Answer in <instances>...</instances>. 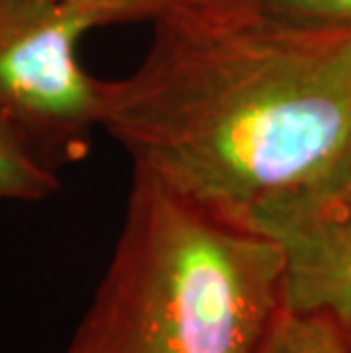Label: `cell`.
I'll list each match as a JSON object with an SVG mask.
<instances>
[{
	"instance_id": "cell-1",
	"label": "cell",
	"mask_w": 351,
	"mask_h": 353,
	"mask_svg": "<svg viewBox=\"0 0 351 353\" xmlns=\"http://www.w3.org/2000/svg\"><path fill=\"white\" fill-rule=\"evenodd\" d=\"M99 125L135 169L237 223L351 144V37L176 0L135 71L101 80Z\"/></svg>"
},
{
	"instance_id": "cell-7",
	"label": "cell",
	"mask_w": 351,
	"mask_h": 353,
	"mask_svg": "<svg viewBox=\"0 0 351 353\" xmlns=\"http://www.w3.org/2000/svg\"><path fill=\"white\" fill-rule=\"evenodd\" d=\"M253 353H351V333L326 314L281 307Z\"/></svg>"
},
{
	"instance_id": "cell-4",
	"label": "cell",
	"mask_w": 351,
	"mask_h": 353,
	"mask_svg": "<svg viewBox=\"0 0 351 353\" xmlns=\"http://www.w3.org/2000/svg\"><path fill=\"white\" fill-rule=\"evenodd\" d=\"M237 226L281 251L285 310L326 314L351 330V144Z\"/></svg>"
},
{
	"instance_id": "cell-9",
	"label": "cell",
	"mask_w": 351,
	"mask_h": 353,
	"mask_svg": "<svg viewBox=\"0 0 351 353\" xmlns=\"http://www.w3.org/2000/svg\"><path fill=\"white\" fill-rule=\"evenodd\" d=\"M349 333H351V330H349Z\"/></svg>"
},
{
	"instance_id": "cell-6",
	"label": "cell",
	"mask_w": 351,
	"mask_h": 353,
	"mask_svg": "<svg viewBox=\"0 0 351 353\" xmlns=\"http://www.w3.org/2000/svg\"><path fill=\"white\" fill-rule=\"evenodd\" d=\"M59 190L48 160L17 125L0 117V201H43Z\"/></svg>"
},
{
	"instance_id": "cell-3",
	"label": "cell",
	"mask_w": 351,
	"mask_h": 353,
	"mask_svg": "<svg viewBox=\"0 0 351 353\" xmlns=\"http://www.w3.org/2000/svg\"><path fill=\"white\" fill-rule=\"evenodd\" d=\"M94 28L69 0H0V117L37 151L73 157L99 125L101 80L78 57Z\"/></svg>"
},
{
	"instance_id": "cell-5",
	"label": "cell",
	"mask_w": 351,
	"mask_h": 353,
	"mask_svg": "<svg viewBox=\"0 0 351 353\" xmlns=\"http://www.w3.org/2000/svg\"><path fill=\"white\" fill-rule=\"evenodd\" d=\"M205 3L294 32L351 37V0H205Z\"/></svg>"
},
{
	"instance_id": "cell-2",
	"label": "cell",
	"mask_w": 351,
	"mask_h": 353,
	"mask_svg": "<svg viewBox=\"0 0 351 353\" xmlns=\"http://www.w3.org/2000/svg\"><path fill=\"white\" fill-rule=\"evenodd\" d=\"M281 307L276 244L135 169L108 272L66 353H253Z\"/></svg>"
},
{
	"instance_id": "cell-8",
	"label": "cell",
	"mask_w": 351,
	"mask_h": 353,
	"mask_svg": "<svg viewBox=\"0 0 351 353\" xmlns=\"http://www.w3.org/2000/svg\"><path fill=\"white\" fill-rule=\"evenodd\" d=\"M80 5L96 19V23H132V21H153L169 10L176 0H69Z\"/></svg>"
}]
</instances>
